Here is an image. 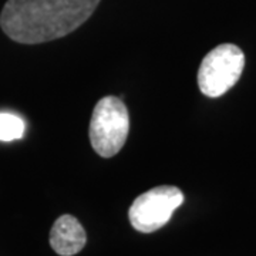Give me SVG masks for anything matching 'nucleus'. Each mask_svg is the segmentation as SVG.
<instances>
[{"label":"nucleus","instance_id":"obj_3","mask_svg":"<svg viewBox=\"0 0 256 256\" xmlns=\"http://www.w3.org/2000/svg\"><path fill=\"white\" fill-rule=\"evenodd\" d=\"M244 68V52L230 43L220 44L204 57L198 70V87L206 97H220L238 82Z\"/></svg>","mask_w":256,"mask_h":256},{"label":"nucleus","instance_id":"obj_2","mask_svg":"<svg viewBox=\"0 0 256 256\" xmlns=\"http://www.w3.org/2000/svg\"><path fill=\"white\" fill-rule=\"evenodd\" d=\"M130 132V114L118 97L101 98L92 111L90 121V142L94 151L102 158L118 154Z\"/></svg>","mask_w":256,"mask_h":256},{"label":"nucleus","instance_id":"obj_5","mask_svg":"<svg viewBox=\"0 0 256 256\" xmlns=\"http://www.w3.org/2000/svg\"><path fill=\"white\" fill-rule=\"evenodd\" d=\"M86 230L73 215H62L57 218L50 230V246L60 256L77 255L86 246Z\"/></svg>","mask_w":256,"mask_h":256},{"label":"nucleus","instance_id":"obj_4","mask_svg":"<svg viewBox=\"0 0 256 256\" xmlns=\"http://www.w3.org/2000/svg\"><path fill=\"white\" fill-rule=\"evenodd\" d=\"M184 202V194L172 185H160L136 198L128 210L132 228L142 234H152L166 225L176 208Z\"/></svg>","mask_w":256,"mask_h":256},{"label":"nucleus","instance_id":"obj_1","mask_svg":"<svg viewBox=\"0 0 256 256\" xmlns=\"http://www.w3.org/2000/svg\"><path fill=\"white\" fill-rule=\"evenodd\" d=\"M100 0H8L0 14L4 34L20 44H40L82 26Z\"/></svg>","mask_w":256,"mask_h":256},{"label":"nucleus","instance_id":"obj_6","mask_svg":"<svg viewBox=\"0 0 256 256\" xmlns=\"http://www.w3.org/2000/svg\"><path fill=\"white\" fill-rule=\"evenodd\" d=\"M26 124L18 116L0 112V141H13L24 136Z\"/></svg>","mask_w":256,"mask_h":256}]
</instances>
